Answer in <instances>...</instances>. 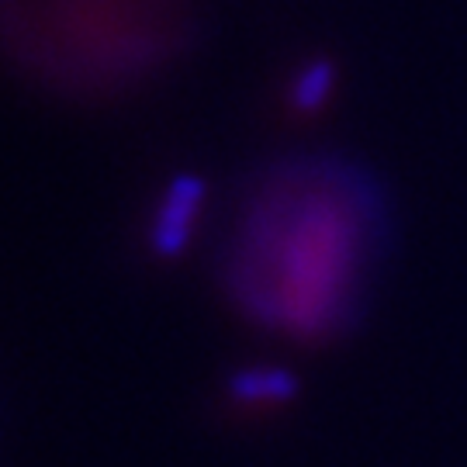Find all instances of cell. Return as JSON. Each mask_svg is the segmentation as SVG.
Returning a JSON list of instances; mask_svg holds the SVG:
<instances>
[{
	"instance_id": "7a4b0ae2",
	"label": "cell",
	"mask_w": 467,
	"mask_h": 467,
	"mask_svg": "<svg viewBox=\"0 0 467 467\" xmlns=\"http://www.w3.org/2000/svg\"><path fill=\"white\" fill-rule=\"evenodd\" d=\"M233 395L250 405H264V401H281L284 395H291V381L277 374V370H253V374H243L239 381L233 384Z\"/></svg>"
},
{
	"instance_id": "6da1fadb",
	"label": "cell",
	"mask_w": 467,
	"mask_h": 467,
	"mask_svg": "<svg viewBox=\"0 0 467 467\" xmlns=\"http://www.w3.org/2000/svg\"><path fill=\"white\" fill-rule=\"evenodd\" d=\"M201 204V187L194 181H177V184L167 191V198L156 212V222H152V243L156 250L170 256L177 253L187 243V235L194 229V215H198Z\"/></svg>"
},
{
	"instance_id": "3957f363",
	"label": "cell",
	"mask_w": 467,
	"mask_h": 467,
	"mask_svg": "<svg viewBox=\"0 0 467 467\" xmlns=\"http://www.w3.org/2000/svg\"><path fill=\"white\" fill-rule=\"evenodd\" d=\"M329 87H333V69L326 67V63L308 67L298 77V84H295V100H298V108H316L318 100L329 94Z\"/></svg>"
}]
</instances>
